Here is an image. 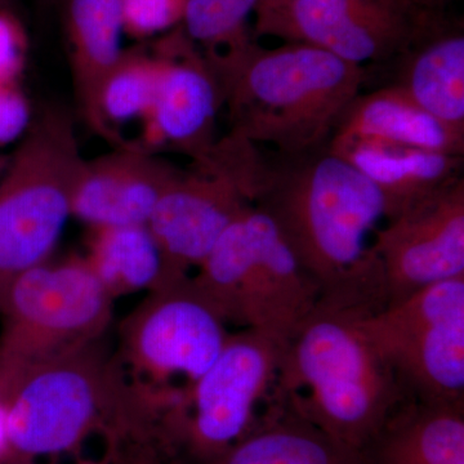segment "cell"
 <instances>
[{"label": "cell", "instance_id": "cell-1", "mask_svg": "<svg viewBox=\"0 0 464 464\" xmlns=\"http://www.w3.org/2000/svg\"><path fill=\"white\" fill-rule=\"evenodd\" d=\"M250 195L315 284L320 304L371 313L384 306L373 237L386 207L364 174L328 145L297 155L257 146Z\"/></svg>", "mask_w": 464, "mask_h": 464}, {"label": "cell", "instance_id": "cell-2", "mask_svg": "<svg viewBox=\"0 0 464 464\" xmlns=\"http://www.w3.org/2000/svg\"><path fill=\"white\" fill-rule=\"evenodd\" d=\"M204 56L227 106L230 132L283 155L328 145L368 79L365 66L302 43L265 48L252 38Z\"/></svg>", "mask_w": 464, "mask_h": 464}, {"label": "cell", "instance_id": "cell-3", "mask_svg": "<svg viewBox=\"0 0 464 464\" xmlns=\"http://www.w3.org/2000/svg\"><path fill=\"white\" fill-rule=\"evenodd\" d=\"M364 310L317 304L284 346L271 399L362 451L411 398L362 331Z\"/></svg>", "mask_w": 464, "mask_h": 464}, {"label": "cell", "instance_id": "cell-4", "mask_svg": "<svg viewBox=\"0 0 464 464\" xmlns=\"http://www.w3.org/2000/svg\"><path fill=\"white\" fill-rule=\"evenodd\" d=\"M137 391L106 338L30 372L5 402L14 463L72 453L92 435L123 429Z\"/></svg>", "mask_w": 464, "mask_h": 464}, {"label": "cell", "instance_id": "cell-5", "mask_svg": "<svg viewBox=\"0 0 464 464\" xmlns=\"http://www.w3.org/2000/svg\"><path fill=\"white\" fill-rule=\"evenodd\" d=\"M285 344L231 333L215 364L164 406L151 440L169 464H218L271 411Z\"/></svg>", "mask_w": 464, "mask_h": 464}, {"label": "cell", "instance_id": "cell-6", "mask_svg": "<svg viewBox=\"0 0 464 464\" xmlns=\"http://www.w3.org/2000/svg\"><path fill=\"white\" fill-rule=\"evenodd\" d=\"M84 163L72 114L39 110L0 179V304L21 274L50 259Z\"/></svg>", "mask_w": 464, "mask_h": 464}, {"label": "cell", "instance_id": "cell-7", "mask_svg": "<svg viewBox=\"0 0 464 464\" xmlns=\"http://www.w3.org/2000/svg\"><path fill=\"white\" fill-rule=\"evenodd\" d=\"M191 277L226 324L282 344L319 304L315 284L255 207L222 234Z\"/></svg>", "mask_w": 464, "mask_h": 464}, {"label": "cell", "instance_id": "cell-8", "mask_svg": "<svg viewBox=\"0 0 464 464\" xmlns=\"http://www.w3.org/2000/svg\"><path fill=\"white\" fill-rule=\"evenodd\" d=\"M112 304L85 258L21 274L0 304V401L30 372L106 338Z\"/></svg>", "mask_w": 464, "mask_h": 464}, {"label": "cell", "instance_id": "cell-9", "mask_svg": "<svg viewBox=\"0 0 464 464\" xmlns=\"http://www.w3.org/2000/svg\"><path fill=\"white\" fill-rule=\"evenodd\" d=\"M360 323L406 395L464 404V276L366 311Z\"/></svg>", "mask_w": 464, "mask_h": 464}, {"label": "cell", "instance_id": "cell-10", "mask_svg": "<svg viewBox=\"0 0 464 464\" xmlns=\"http://www.w3.org/2000/svg\"><path fill=\"white\" fill-rule=\"evenodd\" d=\"M255 143L228 132L168 188L148 222L170 274L190 276L222 234L253 207L250 164Z\"/></svg>", "mask_w": 464, "mask_h": 464}, {"label": "cell", "instance_id": "cell-11", "mask_svg": "<svg viewBox=\"0 0 464 464\" xmlns=\"http://www.w3.org/2000/svg\"><path fill=\"white\" fill-rule=\"evenodd\" d=\"M231 333L188 276L146 293L119 326L116 356L133 380L190 386L221 355Z\"/></svg>", "mask_w": 464, "mask_h": 464}, {"label": "cell", "instance_id": "cell-12", "mask_svg": "<svg viewBox=\"0 0 464 464\" xmlns=\"http://www.w3.org/2000/svg\"><path fill=\"white\" fill-rule=\"evenodd\" d=\"M432 12L411 0H259L252 35L313 45L353 65H387Z\"/></svg>", "mask_w": 464, "mask_h": 464}, {"label": "cell", "instance_id": "cell-13", "mask_svg": "<svg viewBox=\"0 0 464 464\" xmlns=\"http://www.w3.org/2000/svg\"><path fill=\"white\" fill-rule=\"evenodd\" d=\"M373 250L383 277L384 306L464 276V177L387 219L374 232Z\"/></svg>", "mask_w": 464, "mask_h": 464}, {"label": "cell", "instance_id": "cell-14", "mask_svg": "<svg viewBox=\"0 0 464 464\" xmlns=\"http://www.w3.org/2000/svg\"><path fill=\"white\" fill-rule=\"evenodd\" d=\"M157 56L160 69L149 115L152 133L192 161L199 160L217 141L222 97L215 72L183 32L161 43Z\"/></svg>", "mask_w": 464, "mask_h": 464}, {"label": "cell", "instance_id": "cell-15", "mask_svg": "<svg viewBox=\"0 0 464 464\" xmlns=\"http://www.w3.org/2000/svg\"><path fill=\"white\" fill-rule=\"evenodd\" d=\"M182 169L136 146L85 160L72 195V215L94 227L148 225Z\"/></svg>", "mask_w": 464, "mask_h": 464}, {"label": "cell", "instance_id": "cell-16", "mask_svg": "<svg viewBox=\"0 0 464 464\" xmlns=\"http://www.w3.org/2000/svg\"><path fill=\"white\" fill-rule=\"evenodd\" d=\"M391 85L456 130H464V27L433 11L408 50L396 58Z\"/></svg>", "mask_w": 464, "mask_h": 464}, {"label": "cell", "instance_id": "cell-17", "mask_svg": "<svg viewBox=\"0 0 464 464\" xmlns=\"http://www.w3.org/2000/svg\"><path fill=\"white\" fill-rule=\"evenodd\" d=\"M79 111L94 133L111 141L100 111L102 85L124 51L121 0H60Z\"/></svg>", "mask_w": 464, "mask_h": 464}, {"label": "cell", "instance_id": "cell-18", "mask_svg": "<svg viewBox=\"0 0 464 464\" xmlns=\"http://www.w3.org/2000/svg\"><path fill=\"white\" fill-rule=\"evenodd\" d=\"M328 148L380 190L386 221L462 177L464 157L373 140L331 141Z\"/></svg>", "mask_w": 464, "mask_h": 464}, {"label": "cell", "instance_id": "cell-19", "mask_svg": "<svg viewBox=\"0 0 464 464\" xmlns=\"http://www.w3.org/2000/svg\"><path fill=\"white\" fill-rule=\"evenodd\" d=\"M351 140H373L464 157V130L440 121L391 84L357 94L351 101L331 141Z\"/></svg>", "mask_w": 464, "mask_h": 464}, {"label": "cell", "instance_id": "cell-20", "mask_svg": "<svg viewBox=\"0 0 464 464\" xmlns=\"http://www.w3.org/2000/svg\"><path fill=\"white\" fill-rule=\"evenodd\" d=\"M362 454L364 464H464V404L406 399Z\"/></svg>", "mask_w": 464, "mask_h": 464}, {"label": "cell", "instance_id": "cell-21", "mask_svg": "<svg viewBox=\"0 0 464 464\" xmlns=\"http://www.w3.org/2000/svg\"><path fill=\"white\" fill-rule=\"evenodd\" d=\"M85 259L114 301L183 280L170 274L146 225L92 228L90 255Z\"/></svg>", "mask_w": 464, "mask_h": 464}, {"label": "cell", "instance_id": "cell-22", "mask_svg": "<svg viewBox=\"0 0 464 464\" xmlns=\"http://www.w3.org/2000/svg\"><path fill=\"white\" fill-rule=\"evenodd\" d=\"M218 464H364L362 451L333 441L313 424L273 404L257 429Z\"/></svg>", "mask_w": 464, "mask_h": 464}, {"label": "cell", "instance_id": "cell-23", "mask_svg": "<svg viewBox=\"0 0 464 464\" xmlns=\"http://www.w3.org/2000/svg\"><path fill=\"white\" fill-rule=\"evenodd\" d=\"M160 61L157 54L142 51H124L114 67L100 96V111L111 141L121 146L112 124L127 123L133 119L149 116L157 92Z\"/></svg>", "mask_w": 464, "mask_h": 464}, {"label": "cell", "instance_id": "cell-24", "mask_svg": "<svg viewBox=\"0 0 464 464\" xmlns=\"http://www.w3.org/2000/svg\"><path fill=\"white\" fill-rule=\"evenodd\" d=\"M259 0H185L182 32L204 48L219 53L253 38L248 20Z\"/></svg>", "mask_w": 464, "mask_h": 464}, {"label": "cell", "instance_id": "cell-25", "mask_svg": "<svg viewBox=\"0 0 464 464\" xmlns=\"http://www.w3.org/2000/svg\"><path fill=\"white\" fill-rule=\"evenodd\" d=\"M124 32L149 38L181 25L185 0H121Z\"/></svg>", "mask_w": 464, "mask_h": 464}, {"label": "cell", "instance_id": "cell-26", "mask_svg": "<svg viewBox=\"0 0 464 464\" xmlns=\"http://www.w3.org/2000/svg\"><path fill=\"white\" fill-rule=\"evenodd\" d=\"M103 450L96 459H78L75 464H169L154 442L142 433L111 432L103 436Z\"/></svg>", "mask_w": 464, "mask_h": 464}, {"label": "cell", "instance_id": "cell-27", "mask_svg": "<svg viewBox=\"0 0 464 464\" xmlns=\"http://www.w3.org/2000/svg\"><path fill=\"white\" fill-rule=\"evenodd\" d=\"M27 38L17 12L0 11V84L18 85L25 67Z\"/></svg>", "mask_w": 464, "mask_h": 464}, {"label": "cell", "instance_id": "cell-28", "mask_svg": "<svg viewBox=\"0 0 464 464\" xmlns=\"http://www.w3.org/2000/svg\"><path fill=\"white\" fill-rule=\"evenodd\" d=\"M32 119L29 102L18 85L0 84V146L24 136Z\"/></svg>", "mask_w": 464, "mask_h": 464}, {"label": "cell", "instance_id": "cell-29", "mask_svg": "<svg viewBox=\"0 0 464 464\" xmlns=\"http://www.w3.org/2000/svg\"><path fill=\"white\" fill-rule=\"evenodd\" d=\"M414 5L429 11H447V5L450 0H411Z\"/></svg>", "mask_w": 464, "mask_h": 464}, {"label": "cell", "instance_id": "cell-30", "mask_svg": "<svg viewBox=\"0 0 464 464\" xmlns=\"http://www.w3.org/2000/svg\"><path fill=\"white\" fill-rule=\"evenodd\" d=\"M3 9L17 12L14 0H0V11H3Z\"/></svg>", "mask_w": 464, "mask_h": 464}, {"label": "cell", "instance_id": "cell-31", "mask_svg": "<svg viewBox=\"0 0 464 464\" xmlns=\"http://www.w3.org/2000/svg\"><path fill=\"white\" fill-rule=\"evenodd\" d=\"M7 163H8L7 158L0 157V173H2L3 170H5V166H7Z\"/></svg>", "mask_w": 464, "mask_h": 464}, {"label": "cell", "instance_id": "cell-32", "mask_svg": "<svg viewBox=\"0 0 464 464\" xmlns=\"http://www.w3.org/2000/svg\"><path fill=\"white\" fill-rule=\"evenodd\" d=\"M43 5H58L60 3V0H41Z\"/></svg>", "mask_w": 464, "mask_h": 464}, {"label": "cell", "instance_id": "cell-33", "mask_svg": "<svg viewBox=\"0 0 464 464\" xmlns=\"http://www.w3.org/2000/svg\"><path fill=\"white\" fill-rule=\"evenodd\" d=\"M51 464H54V463H51Z\"/></svg>", "mask_w": 464, "mask_h": 464}]
</instances>
